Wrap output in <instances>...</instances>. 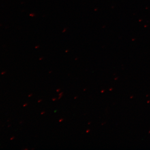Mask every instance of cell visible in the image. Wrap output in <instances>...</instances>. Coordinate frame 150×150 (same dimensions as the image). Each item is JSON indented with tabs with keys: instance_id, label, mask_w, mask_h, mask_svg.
<instances>
[{
	"instance_id": "obj_6",
	"label": "cell",
	"mask_w": 150,
	"mask_h": 150,
	"mask_svg": "<svg viewBox=\"0 0 150 150\" xmlns=\"http://www.w3.org/2000/svg\"><path fill=\"white\" fill-rule=\"evenodd\" d=\"M33 95L32 94H30L29 96H28V97H30L32 96Z\"/></svg>"
},
{
	"instance_id": "obj_11",
	"label": "cell",
	"mask_w": 150,
	"mask_h": 150,
	"mask_svg": "<svg viewBox=\"0 0 150 150\" xmlns=\"http://www.w3.org/2000/svg\"><path fill=\"white\" fill-rule=\"evenodd\" d=\"M89 131H90V130H87V131H86V132H87V133H88V132H89Z\"/></svg>"
},
{
	"instance_id": "obj_3",
	"label": "cell",
	"mask_w": 150,
	"mask_h": 150,
	"mask_svg": "<svg viewBox=\"0 0 150 150\" xmlns=\"http://www.w3.org/2000/svg\"><path fill=\"white\" fill-rule=\"evenodd\" d=\"M14 137H12V138H11V140H12L13 139H14Z\"/></svg>"
},
{
	"instance_id": "obj_2",
	"label": "cell",
	"mask_w": 150,
	"mask_h": 150,
	"mask_svg": "<svg viewBox=\"0 0 150 150\" xmlns=\"http://www.w3.org/2000/svg\"><path fill=\"white\" fill-rule=\"evenodd\" d=\"M63 93V92H62V93H60L59 95V96H62Z\"/></svg>"
},
{
	"instance_id": "obj_13",
	"label": "cell",
	"mask_w": 150,
	"mask_h": 150,
	"mask_svg": "<svg viewBox=\"0 0 150 150\" xmlns=\"http://www.w3.org/2000/svg\"><path fill=\"white\" fill-rule=\"evenodd\" d=\"M76 97H75V98H75V99H76Z\"/></svg>"
},
{
	"instance_id": "obj_8",
	"label": "cell",
	"mask_w": 150,
	"mask_h": 150,
	"mask_svg": "<svg viewBox=\"0 0 150 150\" xmlns=\"http://www.w3.org/2000/svg\"><path fill=\"white\" fill-rule=\"evenodd\" d=\"M56 100V98H53L52 99V100L53 101H55Z\"/></svg>"
},
{
	"instance_id": "obj_7",
	"label": "cell",
	"mask_w": 150,
	"mask_h": 150,
	"mask_svg": "<svg viewBox=\"0 0 150 150\" xmlns=\"http://www.w3.org/2000/svg\"><path fill=\"white\" fill-rule=\"evenodd\" d=\"M63 119H61L59 120V122H61L62 121H63Z\"/></svg>"
},
{
	"instance_id": "obj_1",
	"label": "cell",
	"mask_w": 150,
	"mask_h": 150,
	"mask_svg": "<svg viewBox=\"0 0 150 150\" xmlns=\"http://www.w3.org/2000/svg\"><path fill=\"white\" fill-rule=\"evenodd\" d=\"M27 103H25V104L23 105V107H25L26 106H27L28 105Z\"/></svg>"
},
{
	"instance_id": "obj_5",
	"label": "cell",
	"mask_w": 150,
	"mask_h": 150,
	"mask_svg": "<svg viewBox=\"0 0 150 150\" xmlns=\"http://www.w3.org/2000/svg\"><path fill=\"white\" fill-rule=\"evenodd\" d=\"M42 99H41V100H39L38 101V103H40L41 102H42Z\"/></svg>"
},
{
	"instance_id": "obj_10",
	"label": "cell",
	"mask_w": 150,
	"mask_h": 150,
	"mask_svg": "<svg viewBox=\"0 0 150 150\" xmlns=\"http://www.w3.org/2000/svg\"><path fill=\"white\" fill-rule=\"evenodd\" d=\"M104 91H105V90H102V91H101V93H104Z\"/></svg>"
},
{
	"instance_id": "obj_4",
	"label": "cell",
	"mask_w": 150,
	"mask_h": 150,
	"mask_svg": "<svg viewBox=\"0 0 150 150\" xmlns=\"http://www.w3.org/2000/svg\"><path fill=\"white\" fill-rule=\"evenodd\" d=\"M60 91V89H58L57 90H56V91H57V92H59Z\"/></svg>"
},
{
	"instance_id": "obj_12",
	"label": "cell",
	"mask_w": 150,
	"mask_h": 150,
	"mask_svg": "<svg viewBox=\"0 0 150 150\" xmlns=\"http://www.w3.org/2000/svg\"><path fill=\"white\" fill-rule=\"evenodd\" d=\"M112 88L110 89V91H112Z\"/></svg>"
},
{
	"instance_id": "obj_9",
	"label": "cell",
	"mask_w": 150,
	"mask_h": 150,
	"mask_svg": "<svg viewBox=\"0 0 150 150\" xmlns=\"http://www.w3.org/2000/svg\"><path fill=\"white\" fill-rule=\"evenodd\" d=\"M45 113V112H41V114H44Z\"/></svg>"
}]
</instances>
